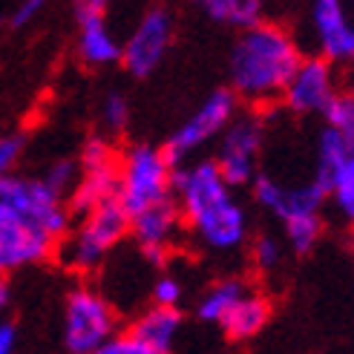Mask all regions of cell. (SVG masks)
<instances>
[{
	"instance_id": "obj_23",
	"label": "cell",
	"mask_w": 354,
	"mask_h": 354,
	"mask_svg": "<svg viewBox=\"0 0 354 354\" xmlns=\"http://www.w3.org/2000/svg\"><path fill=\"white\" fill-rule=\"evenodd\" d=\"M41 179L58 193V196L69 199V193L75 190L78 179H81V165H78V158H58V162H52Z\"/></svg>"
},
{
	"instance_id": "obj_14",
	"label": "cell",
	"mask_w": 354,
	"mask_h": 354,
	"mask_svg": "<svg viewBox=\"0 0 354 354\" xmlns=\"http://www.w3.org/2000/svg\"><path fill=\"white\" fill-rule=\"evenodd\" d=\"M182 214H179V205L176 199H165V202H156L145 210L130 216V236L136 239L138 251L145 254L147 262L153 265H165L176 239L182 234Z\"/></svg>"
},
{
	"instance_id": "obj_12",
	"label": "cell",
	"mask_w": 354,
	"mask_h": 354,
	"mask_svg": "<svg viewBox=\"0 0 354 354\" xmlns=\"http://www.w3.org/2000/svg\"><path fill=\"white\" fill-rule=\"evenodd\" d=\"M308 24L317 55L334 66L354 64V15L346 0H311Z\"/></svg>"
},
{
	"instance_id": "obj_34",
	"label": "cell",
	"mask_w": 354,
	"mask_h": 354,
	"mask_svg": "<svg viewBox=\"0 0 354 354\" xmlns=\"http://www.w3.org/2000/svg\"><path fill=\"white\" fill-rule=\"evenodd\" d=\"M351 254H354V239H351Z\"/></svg>"
},
{
	"instance_id": "obj_1",
	"label": "cell",
	"mask_w": 354,
	"mask_h": 354,
	"mask_svg": "<svg viewBox=\"0 0 354 354\" xmlns=\"http://www.w3.org/2000/svg\"><path fill=\"white\" fill-rule=\"evenodd\" d=\"M173 199L187 231L207 251L231 254L248 239V210L236 187L225 182L214 158H193L173 167Z\"/></svg>"
},
{
	"instance_id": "obj_16",
	"label": "cell",
	"mask_w": 354,
	"mask_h": 354,
	"mask_svg": "<svg viewBox=\"0 0 354 354\" xmlns=\"http://www.w3.org/2000/svg\"><path fill=\"white\" fill-rule=\"evenodd\" d=\"M78 17V55L86 66L121 64V41L107 26L104 12H75Z\"/></svg>"
},
{
	"instance_id": "obj_18",
	"label": "cell",
	"mask_w": 354,
	"mask_h": 354,
	"mask_svg": "<svg viewBox=\"0 0 354 354\" xmlns=\"http://www.w3.org/2000/svg\"><path fill=\"white\" fill-rule=\"evenodd\" d=\"M115 190H118V162L104 165V167L81 170V179H78L75 190L69 193V199H66L69 214L84 216L86 210H93L95 205L113 199Z\"/></svg>"
},
{
	"instance_id": "obj_8",
	"label": "cell",
	"mask_w": 354,
	"mask_h": 354,
	"mask_svg": "<svg viewBox=\"0 0 354 354\" xmlns=\"http://www.w3.org/2000/svg\"><path fill=\"white\" fill-rule=\"evenodd\" d=\"M265 147V124L257 113H236L234 121L216 138L214 165L231 187H248L259 170V158Z\"/></svg>"
},
{
	"instance_id": "obj_26",
	"label": "cell",
	"mask_w": 354,
	"mask_h": 354,
	"mask_svg": "<svg viewBox=\"0 0 354 354\" xmlns=\"http://www.w3.org/2000/svg\"><path fill=\"white\" fill-rule=\"evenodd\" d=\"M93 354H158L156 348H150L145 340H138L133 331H124V334H113L110 340H104Z\"/></svg>"
},
{
	"instance_id": "obj_4",
	"label": "cell",
	"mask_w": 354,
	"mask_h": 354,
	"mask_svg": "<svg viewBox=\"0 0 354 354\" xmlns=\"http://www.w3.org/2000/svg\"><path fill=\"white\" fill-rule=\"evenodd\" d=\"M78 227L69 231L58 245H61V259L66 268L78 274H90L107 259V254L115 245H121L124 236H130V214L124 205L113 196L107 202L95 205L78 216Z\"/></svg>"
},
{
	"instance_id": "obj_15",
	"label": "cell",
	"mask_w": 354,
	"mask_h": 354,
	"mask_svg": "<svg viewBox=\"0 0 354 354\" xmlns=\"http://www.w3.org/2000/svg\"><path fill=\"white\" fill-rule=\"evenodd\" d=\"M55 251H58V242L49 239L46 234L26 227V225L0 219V274L3 277L12 271L41 265Z\"/></svg>"
},
{
	"instance_id": "obj_29",
	"label": "cell",
	"mask_w": 354,
	"mask_h": 354,
	"mask_svg": "<svg viewBox=\"0 0 354 354\" xmlns=\"http://www.w3.org/2000/svg\"><path fill=\"white\" fill-rule=\"evenodd\" d=\"M24 150H26V136L24 133H3L0 136V176H6L17 167Z\"/></svg>"
},
{
	"instance_id": "obj_17",
	"label": "cell",
	"mask_w": 354,
	"mask_h": 354,
	"mask_svg": "<svg viewBox=\"0 0 354 354\" xmlns=\"http://www.w3.org/2000/svg\"><path fill=\"white\" fill-rule=\"evenodd\" d=\"M268 320H271V299L248 288L236 303L227 308L219 326L231 340H251L268 326Z\"/></svg>"
},
{
	"instance_id": "obj_2",
	"label": "cell",
	"mask_w": 354,
	"mask_h": 354,
	"mask_svg": "<svg viewBox=\"0 0 354 354\" xmlns=\"http://www.w3.org/2000/svg\"><path fill=\"white\" fill-rule=\"evenodd\" d=\"M299 58L303 49L286 26L271 21L245 26L227 58V90L251 107H268L279 101Z\"/></svg>"
},
{
	"instance_id": "obj_27",
	"label": "cell",
	"mask_w": 354,
	"mask_h": 354,
	"mask_svg": "<svg viewBox=\"0 0 354 354\" xmlns=\"http://www.w3.org/2000/svg\"><path fill=\"white\" fill-rule=\"evenodd\" d=\"M113 162H118V156H115V150H113V145L107 138H90L81 150V158H78L81 170L104 167V165H113Z\"/></svg>"
},
{
	"instance_id": "obj_7",
	"label": "cell",
	"mask_w": 354,
	"mask_h": 354,
	"mask_svg": "<svg viewBox=\"0 0 354 354\" xmlns=\"http://www.w3.org/2000/svg\"><path fill=\"white\" fill-rule=\"evenodd\" d=\"M118 331L113 303L93 286H78L64 303V346L69 354H93Z\"/></svg>"
},
{
	"instance_id": "obj_33",
	"label": "cell",
	"mask_w": 354,
	"mask_h": 354,
	"mask_svg": "<svg viewBox=\"0 0 354 354\" xmlns=\"http://www.w3.org/2000/svg\"><path fill=\"white\" fill-rule=\"evenodd\" d=\"M6 306H9V282L3 274H0V314L6 311Z\"/></svg>"
},
{
	"instance_id": "obj_32",
	"label": "cell",
	"mask_w": 354,
	"mask_h": 354,
	"mask_svg": "<svg viewBox=\"0 0 354 354\" xmlns=\"http://www.w3.org/2000/svg\"><path fill=\"white\" fill-rule=\"evenodd\" d=\"M110 0H75V12H104Z\"/></svg>"
},
{
	"instance_id": "obj_19",
	"label": "cell",
	"mask_w": 354,
	"mask_h": 354,
	"mask_svg": "<svg viewBox=\"0 0 354 354\" xmlns=\"http://www.w3.org/2000/svg\"><path fill=\"white\" fill-rule=\"evenodd\" d=\"M130 331L138 340H145L150 348H156L158 354H170L176 337L182 331V311L167 308V306H150L147 311H141L136 317Z\"/></svg>"
},
{
	"instance_id": "obj_3",
	"label": "cell",
	"mask_w": 354,
	"mask_h": 354,
	"mask_svg": "<svg viewBox=\"0 0 354 354\" xmlns=\"http://www.w3.org/2000/svg\"><path fill=\"white\" fill-rule=\"evenodd\" d=\"M0 219L17 222L61 242L73 231V214L64 196H58L41 176H0Z\"/></svg>"
},
{
	"instance_id": "obj_10",
	"label": "cell",
	"mask_w": 354,
	"mask_h": 354,
	"mask_svg": "<svg viewBox=\"0 0 354 354\" xmlns=\"http://www.w3.org/2000/svg\"><path fill=\"white\" fill-rule=\"evenodd\" d=\"M314 182L323 187L326 199H331L334 210L343 222L354 227V147L323 127L317 145V173Z\"/></svg>"
},
{
	"instance_id": "obj_6",
	"label": "cell",
	"mask_w": 354,
	"mask_h": 354,
	"mask_svg": "<svg viewBox=\"0 0 354 354\" xmlns=\"http://www.w3.org/2000/svg\"><path fill=\"white\" fill-rule=\"evenodd\" d=\"M236 113H239V98L231 90H214L170 133L167 145L162 147L165 156L170 158V165L179 167L193 162L207 145H214L225 133V127L234 121Z\"/></svg>"
},
{
	"instance_id": "obj_20",
	"label": "cell",
	"mask_w": 354,
	"mask_h": 354,
	"mask_svg": "<svg viewBox=\"0 0 354 354\" xmlns=\"http://www.w3.org/2000/svg\"><path fill=\"white\" fill-rule=\"evenodd\" d=\"M210 21L225 26H254L265 15V0H193Z\"/></svg>"
},
{
	"instance_id": "obj_24",
	"label": "cell",
	"mask_w": 354,
	"mask_h": 354,
	"mask_svg": "<svg viewBox=\"0 0 354 354\" xmlns=\"http://www.w3.org/2000/svg\"><path fill=\"white\" fill-rule=\"evenodd\" d=\"M98 115H101L104 130L124 133V130H127V124H130V101H127V95L118 93V90L107 93V95H104V101H101Z\"/></svg>"
},
{
	"instance_id": "obj_11",
	"label": "cell",
	"mask_w": 354,
	"mask_h": 354,
	"mask_svg": "<svg viewBox=\"0 0 354 354\" xmlns=\"http://www.w3.org/2000/svg\"><path fill=\"white\" fill-rule=\"evenodd\" d=\"M337 93V66L320 55H303L279 101L294 115H323Z\"/></svg>"
},
{
	"instance_id": "obj_31",
	"label": "cell",
	"mask_w": 354,
	"mask_h": 354,
	"mask_svg": "<svg viewBox=\"0 0 354 354\" xmlns=\"http://www.w3.org/2000/svg\"><path fill=\"white\" fill-rule=\"evenodd\" d=\"M15 346H17V331L12 323L0 320V354H15Z\"/></svg>"
},
{
	"instance_id": "obj_22",
	"label": "cell",
	"mask_w": 354,
	"mask_h": 354,
	"mask_svg": "<svg viewBox=\"0 0 354 354\" xmlns=\"http://www.w3.org/2000/svg\"><path fill=\"white\" fill-rule=\"evenodd\" d=\"M326 130L343 138L348 147H354V95L351 93H337L331 104L323 110Z\"/></svg>"
},
{
	"instance_id": "obj_9",
	"label": "cell",
	"mask_w": 354,
	"mask_h": 354,
	"mask_svg": "<svg viewBox=\"0 0 354 354\" xmlns=\"http://www.w3.org/2000/svg\"><path fill=\"white\" fill-rule=\"evenodd\" d=\"M173 44V15L167 6H150L141 12L127 41L121 44V64L133 78L153 75L167 58Z\"/></svg>"
},
{
	"instance_id": "obj_21",
	"label": "cell",
	"mask_w": 354,
	"mask_h": 354,
	"mask_svg": "<svg viewBox=\"0 0 354 354\" xmlns=\"http://www.w3.org/2000/svg\"><path fill=\"white\" fill-rule=\"evenodd\" d=\"M248 291L245 286V279L239 277H227V279H219L214 282L199 299V306H196V314H199V320L205 323H219L222 317L227 314V308H231L236 299Z\"/></svg>"
},
{
	"instance_id": "obj_28",
	"label": "cell",
	"mask_w": 354,
	"mask_h": 354,
	"mask_svg": "<svg viewBox=\"0 0 354 354\" xmlns=\"http://www.w3.org/2000/svg\"><path fill=\"white\" fill-rule=\"evenodd\" d=\"M150 297H153V306H167V308H179L182 303V297H185V288H182V282L176 279L173 274H162L156 282H153V288H150Z\"/></svg>"
},
{
	"instance_id": "obj_30",
	"label": "cell",
	"mask_w": 354,
	"mask_h": 354,
	"mask_svg": "<svg viewBox=\"0 0 354 354\" xmlns=\"http://www.w3.org/2000/svg\"><path fill=\"white\" fill-rule=\"evenodd\" d=\"M49 6V0H21L15 6V12L9 15V29H26L29 24H35L44 15V9Z\"/></svg>"
},
{
	"instance_id": "obj_5",
	"label": "cell",
	"mask_w": 354,
	"mask_h": 354,
	"mask_svg": "<svg viewBox=\"0 0 354 354\" xmlns=\"http://www.w3.org/2000/svg\"><path fill=\"white\" fill-rule=\"evenodd\" d=\"M173 196V165L162 147L133 145L118 156L115 199L133 216L156 202Z\"/></svg>"
},
{
	"instance_id": "obj_13",
	"label": "cell",
	"mask_w": 354,
	"mask_h": 354,
	"mask_svg": "<svg viewBox=\"0 0 354 354\" xmlns=\"http://www.w3.org/2000/svg\"><path fill=\"white\" fill-rule=\"evenodd\" d=\"M251 193H254V202L262 210H268L271 216H277L282 225L299 216L323 214V205H326V193L317 182L286 185L268 173H257V179L251 182Z\"/></svg>"
},
{
	"instance_id": "obj_35",
	"label": "cell",
	"mask_w": 354,
	"mask_h": 354,
	"mask_svg": "<svg viewBox=\"0 0 354 354\" xmlns=\"http://www.w3.org/2000/svg\"><path fill=\"white\" fill-rule=\"evenodd\" d=\"M351 95H354V93H351Z\"/></svg>"
},
{
	"instance_id": "obj_25",
	"label": "cell",
	"mask_w": 354,
	"mask_h": 354,
	"mask_svg": "<svg viewBox=\"0 0 354 354\" xmlns=\"http://www.w3.org/2000/svg\"><path fill=\"white\" fill-rule=\"evenodd\" d=\"M251 259H254V265L262 274L277 271L279 262H282V242L277 236H271V234L257 236L254 245H251Z\"/></svg>"
}]
</instances>
